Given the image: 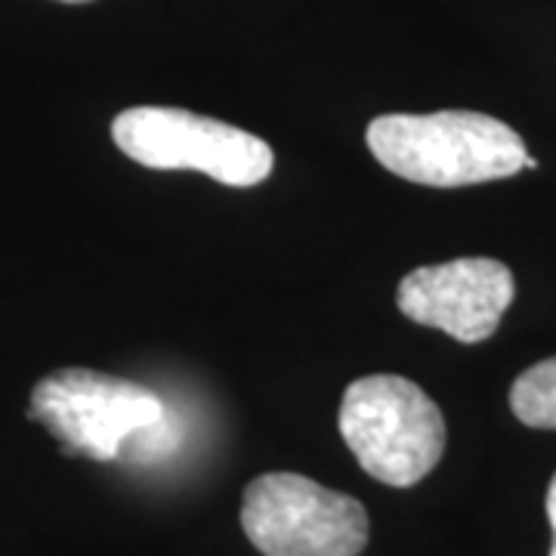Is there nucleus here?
Listing matches in <instances>:
<instances>
[{
	"label": "nucleus",
	"mask_w": 556,
	"mask_h": 556,
	"mask_svg": "<svg viewBox=\"0 0 556 556\" xmlns=\"http://www.w3.org/2000/svg\"><path fill=\"white\" fill-rule=\"evenodd\" d=\"M365 142L390 174L433 189L514 177L529 159L517 130L482 112L380 115Z\"/></svg>",
	"instance_id": "f257e3e1"
},
{
	"label": "nucleus",
	"mask_w": 556,
	"mask_h": 556,
	"mask_svg": "<svg viewBox=\"0 0 556 556\" xmlns=\"http://www.w3.org/2000/svg\"><path fill=\"white\" fill-rule=\"evenodd\" d=\"M338 427L358 467L393 489L417 485L445 452L442 408L399 375L353 380L340 402Z\"/></svg>",
	"instance_id": "f03ea898"
},
{
	"label": "nucleus",
	"mask_w": 556,
	"mask_h": 556,
	"mask_svg": "<svg viewBox=\"0 0 556 556\" xmlns=\"http://www.w3.org/2000/svg\"><path fill=\"white\" fill-rule=\"evenodd\" d=\"M28 417L60 439L65 455L115 460L130 442L159 437L164 402L134 380L62 368L38 380Z\"/></svg>",
	"instance_id": "7ed1b4c3"
},
{
	"label": "nucleus",
	"mask_w": 556,
	"mask_h": 556,
	"mask_svg": "<svg viewBox=\"0 0 556 556\" xmlns=\"http://www.w3.org/2000/svg\"><path fill=\"white\" fill-rule=\"evenodd\" d=\"M112 139L127 159L152 170H199L232 189L257 186L273 174L269 142L174 105H134L112 121Z\"/></svg>",
	"instance_id": "20e7f679"
},
{
	"label": "nucleus",
	"mask_w": 556,
	"mask_h": 556,
	"mask_svg": "<svg viewBox=\"0 0 556 556\" xmlns=\"http://www.w3.org/2000/svg\"><path fill=\"white\" fill-rule=\"evenodd\" d=\"M241 529L263 556H358L371 522L356 497L300 473H263L244 489Z\"/></svg>",
	"instance_id": "39448f33"
},
{
	"label": "nucleus",
	"mask_w": 556,
	"mask_h": 556,
	"mask_svg": "<svg viewBox=\"0 0 556 556\" xmlns=\"http://www.w3.org/2000/svg\"><path fill=\"white\" fill-rule=\"evenodd\" d=\"M514 294L517 281L501 260L457 257L408 273L399 281L396 306L457 343H482L497 331Z\"/></svg>",
	"instance_id": "423d86ee"
},
{
	"label": "nucleus",
	"mask_w": 556,
	"mask_h": 556,
	"mask_svg": "<svg viewBox=\"0 0 556 556\" xmlns=\"http://www.w3.org/2000/svg\"><path fill=\"white\" fill-rule=\"evenodd\" d=\"M514 415L535 430H556V356L526 368L510 387Z\"/></svg>",
	"instance_id": "0eeeda50"
},
{
	"label": "nucleus",
	"mask_w": 556,
	"mask_h": 556,
	"mask_svg": "<svg viewBox=\"0 0 556 556\" xmlns=\"http://www.w3.org/2000/svg\"><path fill=\"white\" fill-rule=\"evenodd\" d=\"M547 519H551V532H554L551 556H556V477L551 479V489H547Z\"/></svg>",
	"instance_id": "6e6552de"
},
{
	"label": "nucleus",
	"mask_w": 556,
	"mask_h": 556,
	"mask_svg": "<svg viewBox=\"0 0 556 556\" xmlns=\"http://www.w3.org/2000/svg\"><path fill=\"white\" fill-rule=\"evenodd\" d=\"M535 167H538V161L529 155V159H526V170H535Z\"/></svg>",
	"instance_id": "1a4fd4ad"
},
{
	"label": "nucleus",
	"mask_w": 556,
	"mask_h": 556,
	"mask_svg": "<svg viewBox=\"0 0 556 556\" xmlns=\"http://www.w3.org/2000/svg\"><path fill=\"white\" fill-rule=\"evenodd\" d=\"M62 3H90V0H62Z\"/></svg>",
	"instance_id": "9d476101"
}]
</instances>
